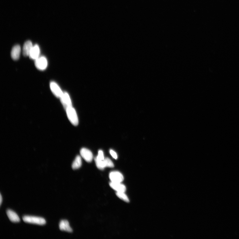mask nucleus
<instances>
[{
  "instance_id": "6ab92c4d",
  "label": "nucleus",
  "mask_w": 239,
  "mask_h": 239,
  "mask_svg": "<svg viewBox=\"0 0 239 239\" xmlns=\"http://www.w3.org/2000/svg\"><path fill=\"white\" fill-rule=\"evenodd\" d=\"M110 153L111 156L114 159H117L118 156L117 154L115 151H114L112 149H111L110 150Z\"/></svg>"
},
{
  "instance_id": "f257e3e1",
  "label": "nucleus",
  "mask_w": 239,
  "mask_h": 239,
  "mask_svg": "<svg viewBox=\"0 0 239 239\" xmlns=\"http://www.w3.org/2000/svg\"><path fill=\"white\" fill-rule=\"evenodd\" d=\"M65 110L68 118L70 122L73 125H78L79 119L75 109L71 107Z\"/></svg>"
},
{
  "instance_id": "9b49d317",
  "label": "nucleus",
  "mask_w": 239,
  "mask_h": 239,
  "mask_svg": "<svg viewBox=\"0 0 239 239\" xmlns=\"http://www.w3.org/2000/svg\"><path fill=\"white\" fill-rule=\"evenodd\" d=\"M33 46L30 41L26 42L23 47V54L24 56H29L30 51Z\"/></svg>"
},
{
  "instance_id": "2eb2a0df",
  "label": "nucleus",
  "mask_w": 239,
  "mask_h": 239,
  "mask_svg": "<svg viewBox=\"0 0 239 239\" xmlns=\"http://www.w3.org/2000/svg\"><path fill=\"white\" fill-rule=\"evenodd\" d=\"M104 160H100L98 159L97 157L95 158V161L97 167L99 170H103L106 167Z\"/></svg>"
},
{
  "instance_id": "39448f33",
  "label": "nucleus",
  "mask_w": 239,
  "mask_h": 239,
  "mask_svg": "<svg viewBox=\"0 0 239 239\" xmlns=\"http://www.w3.org/2000/svg\"><path fill=\"white\" fill-rule=\"evenodd\" d=\"M80 155L87 162L90 163L92 161L93 156L92 153L88 149L83 148L80 151Z\"/></svg>"
},
{
  "instance_id": "1a4fd4ad",
  "label": "nucleus",
  "mask_w": 239,
  "mask_h": 239,
  "mask_svg": "<svg viewBox=\"0 0 239 239\" xmlns=\"http://www.w3.org/2000/svg\"><path fill=\"white\" fill-rule=\"evenodd\" d=\"M40 49L39 46L36 44L33 46L29 57L32 60H35L40 56Z\"/></svg>"
},
{
  "instance_id": "aec40b11",
  "label": "nucleus",
  "mask_w": 239,
  "mask_h": 239,
  "mask_svg": "<svg viewBox=\"0 0 239 239\" xmlns=\"http://www.w3.org/2000/svg\"><path fill=\"white\" fill-rule=\"evenodd\" d=\"M0 198H0V205L1 206L2 205V197L1 194V197H0Z\"/></svg>"
},
{
  "instance_id": "0eeeda50",
  "label": "nucleus",
  "mask_w": 239,
  "mask_h": 239,
  "mask_svg": "<svg viewBox=\"0 0 239 239\" xmlns=\"http://www.w3.org/2000/svg\"><path fill=\"white\" fill-rule=\"evenodd\" d=\"M50 86L51 90L54 95L58 98H60L63 93L58 84L55 82H51Z\"/></svg>"
},
{
  "instance_id": "ddd939ff",
  "label": "nucleus",
  "mask_w": 239,
  "mask_h": 239,
  "mask_svg": "<svg viewBox=\"0 0 239 239\" xmlns=\"http://www.w3.org/2000/svg\"><path fill=\"white\" fill-rule=\"evenodd\" d=\"M60 229L69 233H72V230L69 225V222L67 220H62L59 224Z\"/></svg>"
},
{
  "instance_id": "f03ea898",
  "label": "nucleus",
  "mask_w": 239,
  "mask_h": 239,
  "mask_svg": "<svg viewBox=\"0 0 239 239\" xmlns=\"http://www.w3.org/2000/svg\"><path fill=\"white\" fill-rule=\"evenodd\" d=\"M23 220L25 223L37 224L40 225H43L46 223L45 220L41 218L37 217L25 216L23 217Z\"/></svg>"
},
{
  "instance_id": "9d476101",
  "label": "nucleus",
  "mask_w": 239,
  "mask_h": 239,
  "mask_svg": "<svg viewBox=\"0 0 239 239\" xmlns=\"http://www.w3.org/2000/svg\"><path fill=\"white\" fill-rule=\"evenodd\" d=\"M21 53V47L19 45L13 47L11 51V57L13 60H17L19 58Z\"/></svg>"
},
{
  "instance_id": "6e6552de",
  "label": "nucleus",
  "mask_w": 239,
  "mask_h": 239,
  "mask_svg": "<svg viewBox=\"0 0 239 239\" xmlns=\"http://www.w3.org/2000/svg\"><path fill=\"white\" fill-rule=\"evenodd\" d=\"M110 185L117 192H125L126 190V186L121 183H115L111 182L110 183Z\"/></svg>"
},
{
  "instance_id": "f3484780",
  "label": "nucleus",
  "mask_w": 239,
  "mask_h": 239,
  "mask_svg": "<svg viewBox=\"0 0 239 239\" xmlns=\"http://www.w3.org/2000/svg\"><path fill=\"white\" fill-rule=\"evenodd\" d=\"M104 161L106 167L112 168L114 167V164L112 161L109 158H105Z\"/></svg>"
},
{
  "instance_id": "dca6fc26",
  "label": "nucleus",
  "mask_w": 239,
  "mask_h": 239,
  "mask_svg": "<svg viewBox=\"0 0 239 239\" xmlns=\"http://www.w3.org/2000/svg\"><path fill=\"white\" fill-rule=\"evenodd\" d=\"M116 195L118 197L124 201L127 202V203L129 202V199L125 192H117Z\"/></svg>"
},
{
  "instance_id": "f8f14e48",
  "label": "nucleus",
  "mask_w": 239,
  "mask_h": 239,
  "mask_svg": "<svg viewBox=\"0 0 239 239\" xmlns=\"http://www.w3.org/2000/svg\"><path fill=\"white\" fill-rule=\"evenodd\" d=\"M7 216L11 221L13 223H18L20 222V219L16 213L8 209L6 212Z\"/></svg>"
},
{
  "instance_id": "a211bd4d",
  "label": "nucleus",
  "mask_w": 239,
  "mask_h": 239,
  "mask_svg": "<svg viewBox=\"0 0 239 239\" xmlns=\"http://www.w3.org/2000/svg\"><path fill=\"white\" fill-rule=\"evenodd\" d=\"M98 158L101 160H104L105 159L104 157V153L102 150H99L98 151V155L97 156Z\"/></svg>"
},
{
  "instance_id": "20e7f679",
  "label": "nucleus",
  "mask_w": 239,
  "mask_h": 239,
  "mask_svg": "<svg viewBox=\"0 0 239 239\" xmlns=\"http://www.w3.org/2000/svg\"><path fill=\"white\" fill-rule=\"evenodd\" d=\"M109 178L111 182L115 183H121L124 179L122 174L117 171H114L110 173Z\"/></svg>"
},
{
  "instance_id": "4468645a",
  "label": "nucleus",
  "mask_w": 239,
  "mask_h": 239,
  "mask_svg": "<svg viewBox=\"0 0 239 239\" xmlns=\"http://www.w3.org/2000/svg\"><path fill=\"white\" fill-rule=\"evenodd\" d=\"M82 165V161L81 158L80 156H77L76 159L73 162L72 164V167L73 170H76L81 167Z\"/></svg>"
},
{
  "instance_id": "423d86ee",
  "label": "nucleus",
  "mask_w": 239,
  "mask_h": 239,
  "mask_svg": "<svg viewBox=\"0 0 239 239\" xmlns=\"http://www.w3.org/2000/svg\"><path fill=\"white\" fill-rule=\"evenodd\" d=\"M60 98L61 103L65 109L72 107V104L70 98L67 93H63V94L62 95Z\"/></svg>"
},
{
  "instance_id": "7ed1b4c3",
  "label": "nucleus",
  "mask_w": 239,
  "mask_h": 239,
  "mask_svg": "<svg viewBox=\"0 0 239 239\" xmlns=\"http://www.w3.org/2000/svg\"><path fill=\"white\" fill-rule=\"evenodd\" d=\"M35 65L37 68L43 71L45 69L47 65L46 58L44 56L39 57L35 60Z\"/></svg>"
}]
</instances>
